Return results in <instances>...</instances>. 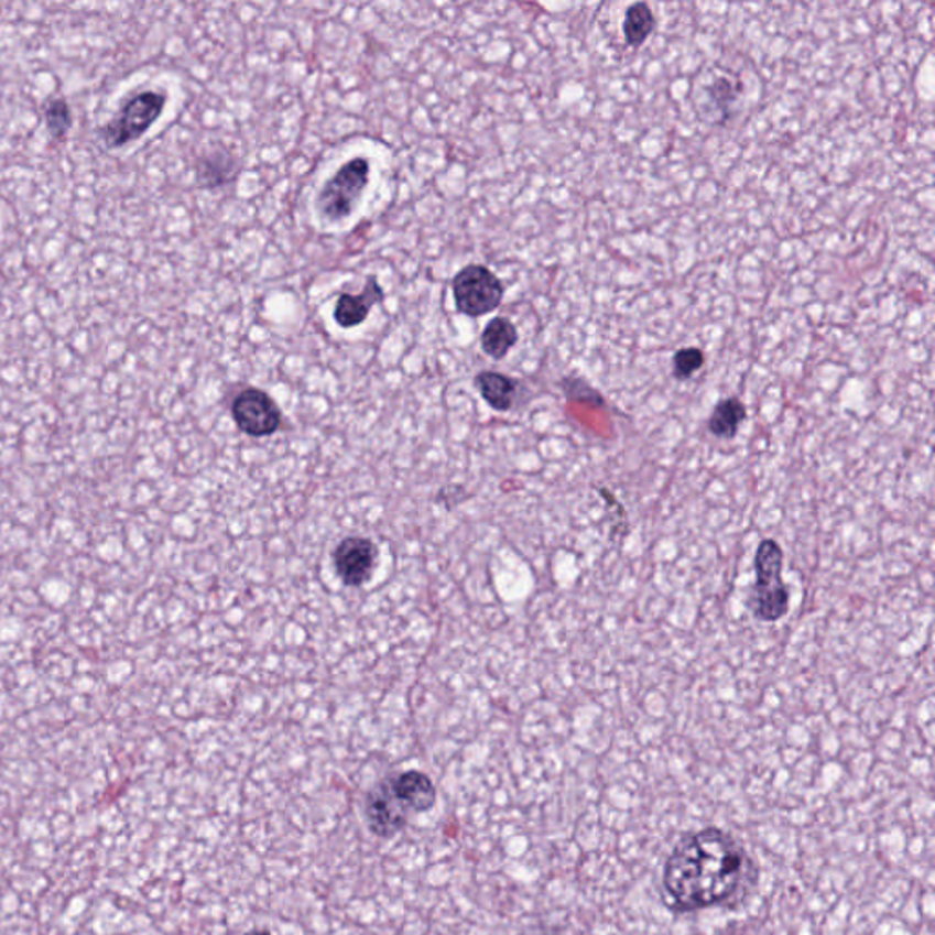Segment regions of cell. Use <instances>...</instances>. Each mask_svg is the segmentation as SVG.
<instances>
[{"mask_svg":"<svg viewBox=\"0 0 935 935\" xmlns=\"http://www.w3.org/2000/svg\"><path fill=\"white\" fill-rule=\"evenodd\" d=\"M706 363V354L700 348H682L673 357V374L676 380H689Z\"/></svg>","mask_w":935,"mask_h":935,"instance_id":"17","label":"cell"},{"mask_svg":"<svg viewBox=\"0 0 935 935\" xmlns=\"http://www.w3.org/2000/svg\"><path fill=\"white\" fill-rule=\"evenodd\" d=\"M166 97L160 91H141L127 101L121 112L105 124L99 132L108 149H121L141 135L160 119L165 110Z\"/></svg>","mask_w":935,"mask_h":935,"instance_id":"5","label":"cell"},{"mask_svg":"<svg viewBox=\"0 0 935 935\" xmlns=\"http://www.w3.org/2000/svg\"><path fill=\"white\" fill-rule=\"evenodd\" d=\"M240 160L224 144L205 150L196 160V180L205 188H221L235 182Z\"/></svg>","mask_w":935,"mask_h":935,"instance_id":"10","label":"cell"},{"mask_svg":"<svg viewBox=\"0 0 935 935\" xmlns=\"http://www.w3.org/2000/svg\"><path fill=\"white\" fill-rule=\"evenodd\" d=\"M377 546L366 537H348L340 541L333 554L337 574L348 587H362L377 567Z\"/></svg>","mask_w":935,"mask_h":935,"instance_id":"7","label":"cell"},{"mask_svg":"<svg viewBox=\"0 0 935 935\" xmlns=\"http://www.w3.org/2000/svg\"><path fill=\"white\" fill-rule=\"evenodd\" d=\"M474 384H476L488 406L496 412L512 410L519 390L518 380L508 377V374L499 373V371H481L474 379Z\"/></svg>","mask_w":935,"mask_h":935,"instance_id":"12","label":"cell"},{"mask_svg":"<svg viewBox=\"0 0 935 935\" xmlns=\"http://www.w3.org/2000/svg\"><path fill=\"white\" fill-rule=\"evenodd\" d=\"M382 786L390 793L396 806L401 807V812L406 815L428 812L437 801V792L432 779L421 771H406L382 782Z\"/></svg>","mask_w":935,"mask_h":935,"instance_id":"8","label":"cell"},{"mask_svg":"<svg viewBox=\"0 0 935 935\" xmlns=\"http://www.w3.org/2000/svg\"><path fill=\"white\" fill-rule=\"evenodd\" d=\"M384 300V289L379 284L377 276H368L362 293H343L338 296L335 311H333V318L337 322L338 327L354 329V327L362 326L363 322L368 320L369 313L374 305L382 304Z\"/></svg>","mask_w":935,"mask_h":935,"instance_id":"9","label":"cell"},{"mask_svg":"<svg viewBox=\"0 0 935 935\" xmlns=\"http://www.w3.org/2000/svg\"><path fill=\"white\" fill-rule=\"evenodd\" d=\"M746 854L731 835L717 828L689 835L663 868V888L679 912L726 903L742 884Z\"/></svg>","mask_w":935,"mask_h":935,"instance_id":"1","label":"cell"},{"mask_svg":"<svg viewBox=\"0 0 935 935\" xmlns=\"http://www.w3.org/2000/svg\"><path fill=\"white\" fill-rule=\"evenodd\" d=\"M656 26V17L648 2H637L629 6L623 17V37L627 46L638 50L648 43Z\"/></svg>","mask_w":935,"mask_h":935,"instance_id":"15","label":"cell"},{"mask_svg":"<svg viewBox=\"0 0 935 935\" xmlns=\"http://www.w3.org/2000/svg\"><path fill=\"white\" fill-rule=\"evenodd\" d=\"M748 418V407L738 396L721 399L717 406L713 407L711 417L707 421V428L718 438L737 437L738 430Z\"/></svg>","mask_w":935,"mask_h":935,"instance_id":"13","label":"cell"},{"mask_svg":"<svg viewBox=\"0 0 935 935\" xmlns=\"http://www.w3.org/2000/svg\"><path fill=\"white\" fill-rule=\"evenodd\" d=\"M455 307L460 315L479 318L503 304L504 284L487 265L470 263L455 274L452 282Z\"/></svg>","mask_w":935,"mask_h":935,"instance_id":"4","label":"cell"},{"mask_svg":"<svg viewBox=\"0 0 935 935\" xmlns=\"http://www.w3.org/2000/svg\"><path fill=\"white\" fill-rule=\"evenodd\" d=\"M707 91H709L713 101L720 102L724 112L727 113V107L731 105V101H735V86H732L731 80L726 79V77H718Z\"/></svg>","mask_w":935,"mask_h":935,"instance_id":"18","label":"cell"},{"mask_svg":"<svg viewBox=\"0 0 935 935\" xmlns=\"http://www.w3.org/2000/svg\"><path fill=\"white\" fill-rule=\"evenodd\" d=\"M236 426L249 437H269L282 426V412L269 393L247 388L236 395L230 407Z\"/></svg>","mask_w":935,"mask_h":935,"instance_id":"6","label":"cell"},{"mask_svg":"<svg viewBox=\"0 0 935 935\" xmlns=\"http://www.w3.org/2000/svg\"><path fill=\"white\" fill-rule=\"evenodd\" d=\"M784 552L775 540L760 541L754 554V585L749 609L764 623H775L790 612V590L782 577Z\"/></svg>","mask_w":935,"mask_h":935,"instance_id":"2","label":"cell"},{"mask_svg":"<svg viewBox=\"0 0 935 935\" xmlns=\"http://www.w3.org/2000/svg\"><path fill=\"white\" fill-rule=\"evenodd\" d=\"M246 935H273V934H271V932H268V931H251V932H247Z\"/></svg>","mask_w":935,"mask_h":935,"instance_id":"19","label":"cell"},{"mask_svg":"<svg viewBox=\"0 0 935 935\" xmlns=\"http://www.w3.org/2000/svg\"><path fill=\"white\" fill-rule=\"evenodd\" d=\"M519 340L518 327L504 316H496L482 329L481 348L493 360H503Z\"/></svg>","mask_w":935,"mask_h":935,"instance_id":"14","label":"cell"},{"mask_svg":"<svg viewBox=\"0 0 935 935\" xmlns=\"http://www.w3.org/2000/svg\"><path fill=\"white\" fill-rule=\"evenodd\" d=\"M366 817H368L369 828L379 837L399 834L407 824V815H404L396 807L395 802L391 801V796L382 784L369 793L368 802H366Z\"/></svg>","mask_w":935,"mask_h":935,"instance_id":"11","label":"cell"},{"mask_svg":"<svg viewBox=\"0 0 935 935\" xmlns=\"http://www.w3.org/2000/svg\"><path fill=\"white\" fill-rule=\"evenodd\" d=\"M44 119L48 127L50 134L54 135L55 140H63L68 130L72 129V112L68 102L65 99H52L44 107Z\"/></svg>","mask_w":935,"mask_h":935,"instance_id":"16","label":"cell"},{"mask_svg":"<svg viewBox=\"0 0 935 935\" xmlns=\"http://www.w3.org/2000/svg\"><path fill=\"white\" fill-rule=\"evenodd\" d=\"M369 161L366 157H354L340 166L322 187L316 207L322 218L338 224L348 219L359 207L360 199L369 185Z\"/></svg>","mask_w":935,"mask_h":935,"instance_id":"3","label":"cell"}]
</instances>
